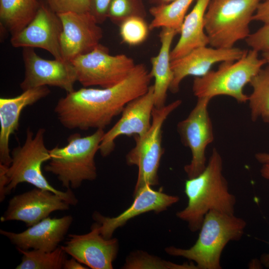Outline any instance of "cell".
I'll return each mask as SVG.
<instances>
[{
  "instance_id": "6da1fadb",
  "label": "cell",
  "mask_w": 269,
  "mask_h": 269,
  "mask_svg": "<svg viewBox=\"0 0 269 269\" xmlns=\"http://www.w3.org/2000/svg\"><path fill=\"white\" fill-rule=\"evenodd\" d=\"M152 78L144 64H136L129 75L115 86L84 87L67 93L58 101L54 112L67 129L104 130L130 102L148 91Z\"/></svg>"
},
{
  "instance_id": "7a4b0ae2",
  "label": "cell",
  "mask_w": 269,
  "mask_h": 269,
  "mask_svg": "<svg viewBox=\"0 0 269 269\" xmlns=\"http://www.w3.org/2000/svg\"><path fill=\"white\" fill-rule=\"evenodd\" d=\"M184 192L187 205L176 215L188 223L191 232L199 230L206 214L211 210L235 214L236 198L229 191L223 173V159L216 148H213L203 171L186 180Z\"/></svg>"
},
{
  "instance_id": "3957f363",
  "label": "cell",
  "mask_w": 269,
  "mask_h": 269,
  "mask_svg": "<svg viewBox=\"0 0 269 269\" xmlns=\"http://www.w3.org/2000/svg\"><path fill=\"white\" fill-rule=\"evenodd\" d=\"M247 223L235 214L215 210L205 215L198 237L188 249L174 246L166 247L165 252L192 261L198 269H221V257L226 245L231 241H238L243 236Z\"/></svg>"
},
{
  "instance_id": "277c9868",
  "label": "cell",
  "mask_w": 269,
  "mask_h": 269,
  "mask_svg": "<svg viewBox=\"0 0 269 269\" xmlns=\"http://www.w3.org/2000/svg\"><path fill=\"white\" fill-rule=\"evenodd\" d=\"M105 133L97 129L85 136L72 134L66 145L49 150L50 159L44 170L55 175L67 189H77L84 181L94 180L97 176L95 157Z\"/></svg>"
},
{
  "instance_id": "5b68a950",
  "label": "cell",
  "mask_w": 269,
  "mask_h": 269,
  "mask_svg": "<svg viewBox=\"0 0 269 269\" xmlns=\"http://www.w3.org/2000/svg\"><path fill=\"white\" fill-rule=\"evenodd\" d=\"M45 132L44 128H39L34 134L28 128L23 144L11 151V162L6 171L8 183L6 194H9L19 184L26 182L36 188L51 191L64 197L70 205H75L78 200L71 189H67L66 191L55 189L43 174L42 165L50 159L49 150L44 143Z\"/></svg>"
},
{
  "instance_id": "8992f818",
  "label": "cell",
  "mask_w": 269,
  "mask_h": 269,
  "mask_svg": "<svg viewBox=\"0 0 269 269\" xmlns=\"http://www.w3.org/2000/svg\"><path fill=\"white\" fill-rule=\"evenodd\" d=\"M266 64L263 57H259V52L251 49L240 59L223 62L217 70L195 77L193 94L197 98L211 100L217 96H228L239 103H245L249 98L244 92L245 86Z\"/></svg>"
},
{
  "instance_id": "52a82bcc",
  "label": "cell",
  "mask_w": 269,
  "mask_h": 269,
  "mask_svg": "<svg viewBox=\"0 0 269 269\" xmlns=\"http://www.w3.org/2000/svg\"><path fill=\"white\" fill-rule=\"evenodd\" d=\"M260 0H210L204 17L209 44L217 48H231L250 34Z\"/></svg>"
},
{
  "instance_id": "ba28073f",
  "label": "cell",
  "mask_w": 269,
  "mask_h": 269,
  "mask_svg": "<svg viewBox=\"0 0 269 269\" xmlns=\"http://www.w3.org/2000/svg\"><path fill=\"white\" fill-rule=\"evenodd\" d=\"M182 103L175 100L162 108L154 107L150 128L141 137L134 136L135 145L126 156L127 163L138 168L137 177L133 196L146 185L159 184L158 168L164 152L162 146V127L168 117Z\"/></svg>"
},
{
  "instance_id": "9c48e42d",
  "label": "cell",
  "mask_w": 269,
  "mask_h": 269,
  "mask_svg": "<svg viewBox=\"0 0 269 269\" xmlns=\"http://www.w3.org/2000/svg\"><path fill=\"white\" fill-rule=\"evenodd\" d=\"M71 62L76 71L77 80L83 87L98 86L102 88L122 82L136 65L126 55H110L109 49L101 44Z\"/></svg>"
},
{
  "instance_id": "30bf717a",
  "label": "cell",
  "mask_w": 269,
  "mask_h": 269,
  "mask_svg": "<svg viewBox=\"0 0 269 269\" xmlns=\"http://www.w3.org/2000/svg\"><path fill=\"white\" fill-rule=\"evenodd\" d=\"M211 99L198 98L188 116L178 122L177 132L182 144L191 152V160L184 167L188 178H194L206 168L205 151L214 139L213 125L208 112Z\"/></svg>"
},
{
  "instance_id": "8fae6325",
  "label": "cell",
  "mask_w": 269,
  "mask_h": 269,
  "mask_svg": "<svg viewBox=\"0 0 269 269\" xmlns=\"http://www.w3.org/2000/svg\"><path fill=\"white\" fill-rule=\"evenodd\" d=\"M22 58L25 73L20 87L23 91L47 86L59 87L67 93L75 90L77 75L72 62L64 59H44L30 47L23 48Z\"/></svg>"
},
{
  "instance_id": "7c38bea8",
  "label": "cell",
  "mask_w": 269,
  "mask_h": 269,
  "mask_svg": "<svg viewBox=\"0 0 269 269\" xmlns=\"http://www.w3.org/2000/svg\"><path fill=\"white\" fill-rule=\"evenodd\" d=\"M154 107V88L151 85L145 94L125 106L120 119L105 133L100 145L101 155L106 157L113 151L115 140L120 136L141 137L144 135L150 128Z\"/></svg>"
},
{
  "instance_id": "4fadbf2b",
  "label": "cell",
  "mask_w": 269,
  "mask_h": 269,
  "mask_svg": "<svg viewBox=\"0 0 269 269\" xmlns=\"http://www.w3.org/2000/svg\"><path fill=\"white\" fill-rule=\"evenodd\" d=\"M38 10L32 20L21 31L11 35L14 47L40 48L48 51L56 59L62 58L60 39L63 30L58 14L44 0H40Z\"/></svg>"
},
{
  "instance_id": "5bb4252c",
  "label": "cell",
  "mask_w": 269,
  "mask_h": 269,
  "mask_svg": "<svg viewBox=\"0 0 269 269\" xmlns=\"http://www.w3.org/2000/svg\"><path fill=\"white\" fill-rule=\"evenodd\" d=\"M58 14L63 26L60 45L63 59L71 62L100 44L103 30L90 11H70Z\"/></svg>"
},
{
  "instance_id": "9a60e30c",
  "label": "cell",
  "mask_w": 269,
  "mask_h": 269,
  "mask_svg": "<svg viewBox=\"0 0 269 269\" xmlns=\"http://www.w3.org/2000/svg\"><path fill=\"white\" fill-rule=\"evenodd\" d=\"M117 238L106 239L100 233L97 223L91 231L82 234H69L61 246L67 255L92 269H112L119 251Z\"/></svg>"
},
{
  "instance_id": "2e32d148",
  "label": "cell",
  "mask_w": 269,
  "mask_h": 269,
  "mask_svg": "<svg viewBox=\"0 0 269 269\" xmlns=\"http://www.w3.org/2000/svg\"><path fill=\"white\" fill-rule=\"evenodd\" d=\"M70 206L64 197L35 187L12 197L0 221H20L30 227L49 217L54 211L68 210Z\"/></svg>"
},
{
  "instance_id": "e0dca14e",
  "label": "cell",
  "mask_w": 269,
  "mask_h": 269,
  "mask_svg": "<svg viewBox=\"0 0 269 269\" xmlns=\"http://www.w3.org/2000/svg\"><path fill=\"white\" fill-rule=\"evenodd\" d=\"M133 197L134 200L132 205L116 217H106L98 212H94L93 220L97 223L100 233L103 237L112 238L118 228L137 216L150 211L156 213L162 212L179 200L178 196L166 194L161 188L155 190L149 185L143 187Z\"/></svg>"
},
{
  "instance_id": "ac0fdd59",
  "label": "cell",
  "mask_w": 269,
  "mask_h": 269,
  "mask_svg": "<svg viewBox=\"0 0 269 269\" xmlns=\"http://www.w3.org/2000/svg\"><path fill=\"white\" fill-rule=\"evenodd\" d=\"M247 51L235 47L225 49L203 46L193 49L181 57L171 60L173 79L169 90L173 93L178 92L181 81L186 77L203 76L211 70L214 64L238 60Z\"/></svg>"
},
{
  "instance_id": "d6986e66",
  "label": "cell",
  "mask_w": 269,
  "mask_h": 269,
  "mask_svg": "<svg viewBox=\"0 0 269 269\" xmlns=\"http://www.w3.org/2000/svg\"><path fill=\"white\" fill-rule=\"evenodd\" d=\"M73 220L71 215L59 218L48 217L21 233L0 230V233L17 248L51 252L63 240Z\"/></svg>"
},
{
  "instance_id": "ffe728a7",
  "label": "cell",
  "mask_w": 269,
  "mask_h": 269,
  "mask_svg": "<svg viewBox=\"0 0 269 269\" xmlns=\"http://www.w3.org/2000/svg\"><path fill=\"white\" fill-rule=\"evenodd\" d=\"M50 90L41 86L23 91L13 98H0V163L9 166L11 162L9 146V138L18 130L21 113L27 106L32 105L47 96Z\"/></svg>"
},
{
  "instance_id": "44dd1931",
  "label": "cell",
  "mask_w": 269,
  "mask_h": 269,
  "mask_svg": "<svg viewBox=\"0 0 269 269\" xmlns=\"http://www.w3.org/2000/svg\"><path fill=\"white\" fill-rule=\"evenodd\" d=\"M210 0H197L184 19L180 36L170 53V60L181 57L193 49L209 44L204 28V17Z\"/></svg>"
},
{
  "instance_id": "7402d4cb",
  "label": "cell",
  "mask_w": 269,
  "mask_h": 269,
  "mask_svg": "<svg viewBox=\"0 0 269 269\" xmlns=\"http://www.w3.org/2000/svg\"><path fill=\"white\" fill-rule=\"evenodd\" d=\"M174 30L163 27L159 34L161 46L157 55L151 58L152 69L150 71L154 78V105L160 108L165 105L167 92L173 79V73L170 66V47L175 35Z\"/></svg>"
},
{
  "instance_id": "603a6c76",
  "label": "cell",
  "mask_w": 269,
  "mask_h": 269,
  "mask_svg": "<svg viewBox=\"0 0 269 269\" xmlns=\"http://www.w3.org/2000/svg\"><path fill=\"white\" fill-rule=\"evenodd\" d=\"M40 0H0V19L13 35L23 30L34 18Z\"/></svg>"
},
{
  "instance_id": "cb8c5ba5",
  "label": "cell",
  "mask_w": 269,
  "mask_h": 269,
  "mask_svg": "<svg viewBox=\"0 0 269 269\" xmlns=\"http://www.w3.org/2000/svg\"><path fill=\"white\" fill-rule=\"evenodd\" d=\"M249 84L252 87L248 100L251 120L255 122L261 119L269 123V65L263 68Z\"/></svg>"
},
{
  "instance_id": "d4e9b609",
  "label": "cell",
  "mask_w": 269,
  "mask_h": 269,
  "mask_svg": "<svg viewBox=\"0 0 269 269\" xmlns=\"http://www.w3.org/2000/svg\"><path fill=\"white\" fill-rule=\"evenodd\" d=\"M194 0H175L150 8L153 19L149 30L159 27L172 29L180 33L186 12Z\"/></svg>"
},
{
  "instance_id": "484cf974",
  "label": "cell",
  "mask_w": 269,
  "mask_h": 269,
  "mask_svg": "<svg viewBox=\"0 0 269 269\" xmlns=\"http://www.w3.org/2000/svg\"><path fill=\"white\" fill-rule=\"evenodd\" d=\"M17 250L22 256L16 269H61L67 259V254L61 247L51 252Z\"/></svg>"
},
{
  "instance_id": "4316f807",
  "label": "cell",
  "mask_w": 269,
  "mask_h": 269,
  "mask_svg": "<svg viewBox=\"0 0 269 269\" xmlns=\"http://www.w3.org/2000/svg\"><path fill=\"white\" fill-rule=\"evenodd\" d=\"M122 268L124 269H198L196 265L192 261L190 263L178 264L139 250L131 252L126 258L125 263Z\"/></svg>"
},
{
  "instance_id": "83f0119b",
  "label": "cell",
  "mask_w": 269,
  "mask_h": 269,
  "mask_svg": "<svg viewBox=\"0 0 269 269\" xmlns=\"http://www.w3.org/2000/svg\"><path fill=\"white\" fill-rule=\"evenodd\" d=\"M148 30V26L140 16H130L120 23L121 38L124 42L131 45H137L144 41Z\"/></svg>"
},
{
  "instance_id": "f1b7e54d",
  "label": "cell",
  "mask_w": 269,
  "mask_h": 269,
  "mask_svg": "<svg viewBox=\"0 0 269 269\" xmlns=\"http://www.w3.org/2000/svg\"><path fill=\"white\" fill-rule=\"evenodd\" d=\"M50 8L57 14L67 12L89 11L91 0H44Z\"/></svg>"
},
{
  "instance_id": "f546056e",
  "label": "cell",
  "mask_w": 269,
  "mask_h": 269,
  "mask_svg": "<svg viewBox=\"0 0 269 269\" xmlns=\"http://www.w3.org/2000/svg\"><path fill=\"white\" fill-rule=\"evenodd\" d=\"M245 41L252 49L259 52H269V22L264 23L255 32L250 33Z\"/></svg>"
},
{
  "instance_id": "4dcf8cb0",
  "label": "cell",
  "mask_w": 269,
  "mask_h": 269,
  "mask_svg": "<svg viewBox=\"0 0 269 269\" xmlns=\"http://www.w3.org/2000/svg\"><path fill=\"white\" fill-rule=\"evenodd\" d=\"M130 0H112L108 11V17L114 22L121 23L126 18L134 15Z\"/></svg>"
},
{
  "instance_id": "1f68e13d",
  "label": "cell",
  "mask_w": 269,
  "mask_h": 269,
  "mask_svg": "<svg viewBox=\"0 0 269 269\" xmlns=\"http://www.w3.org/2000/svg\"><path fill=\"white\" fill-rule=\"evenodd\" d=\"M112 0H91L90 12L98 23H103L108 17V11Z\"/></svg>"
},
{
  "instance_id": "d6a6232c",
  "label": "cell",
  "mask_w": 269,
  "mask_h": 269,
  "mask_svg": "<svg viewBox=\"0 0 269 269\" xmlns=\"http://www.w3.org/2000/svg\"><path fill=\"white\" fill-rule=\"evenodd\" d=\"M253 20L262 22L263 23L269 22V0L260 2L253 15Z\"/></svg>"
},
{
  "instance_id": "836d02e7",
  "label": "cell",
  "mask_w": 269,
  "mask_h": 269,
  "mask_svg": "<svg viewBox=\"0 0 269 269\" xmlns=\"http://www.w3.org/2000/svg\"><path fill=\"white\" fill-rule=\"evenodd\" d=\"M8 166L0 163V201L2 202L6 195V187L8 183V179L6 175Z\"/></svg>"
},
{
  "instance_id": "e575fe53",
  "label": "cell",
  "mask_w": 269,
  "mask_h": 269,
  "mask_svg": "<svg viewBox=\"0 0 269 269\" xmlns=\"http://www.w3.org/2000/svg\"><path fill=\"white\" fill-rule=\"evenodd\" d=\"M89 268L79 262L75 258L66 259L63 265L64 269H87Z\"/></svg>"
},
{
  "instance_id": "d590c367",
  "label": "cell",
  "mask_w": 269,
  "mask_h": 269,
  "mask_svg": "<svg viewBox=\"0 0 269 269\" xmlns=\"http://www.w3.org/2000/svg\"><path fill=\"white\" fill-rule=\"evenodd\" d=\"M255 156L256 160L262 164L269 162V153L258 152Z\"/></svg>"
},
{
  "instance_id": "8d00e7d4",
  "label": "cell",
  "mask_w": 269,
  "mask_h": 269,
  "mask_svg": "<svg viewBox=\"0 0 269 269\" xmlns=\"http://www.w3.org/2000/svg\"><path fill=\"white\" fill-rule=\"evenodd\" d=\"M260 173L264 178L269 180V162L263 164Z\"/></svg>"
},
{
  "instance_id": "74e56055",
  "label": "cell",
  "mask_w": 269,
  "mask_h": 269,
  "mask_svg": "<svg viewBox=\"0 0 269 269\" xmlns=\"http://www.w3.org/2000/svg\"><path fill=\"white\" fill-rule=\"evenodd\" d=\"M260 261L263 266L269 269V252L262 254Z\"/></svg>"
},
{
  "instance_id": "f35d334b",
  "label": "cell",
  "mask_w": 269,
  "mask_h": 269,
  "mask_svg": "<svg viewBox=\"0 0 269 269\" xmlns=\"http://www.w3.org/2000/svg\"><path fill=\"white\" fill-rule=\"evenodd\" d=\"M262 57L265 60L267 64L269 65V52L262 53Z\"/></svg>"
},
{
  "instance_id": "ab89813d",
  "label": "cell",
  "mask_w": 269,
  "mask_h": 269,
  "mask_svg": "<svg viewBox=\"0 0 269 269\" xmlns=\"http://www.w3.org/2000/svg\"><path fill=\"white\" fill-rule=\"evenodd\" d=\"M163 0V1H165V2H172L175 0Z\"/></svg>"
}]
</instances>
